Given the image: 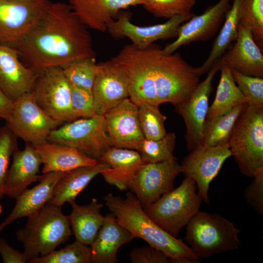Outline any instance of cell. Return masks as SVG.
<instances>
[{"label": "cell", "instance_id": "14", "mask_svg": "<svg viewBox=\"0 0 263 263\" xmlns=\"http://www.w3.org/2000/svg\"><path fill=\"white\" fill-rule=\"evenodd\" d=\"M180 172V164L177 158L143 164L133 178L129 189L144 208L172 190L175 178Z\"/></svg>", "mask_w": 263, "mask_h": 263}, {"label": "cell", "instance_id": "40", "mask_svg": "<svg viewBox=\"0 0 263 263\" xmlns=\"http://www.w3.org/2000/svg\"><path fill=\"white\" fill-rule=\"evenodd\" d=\"M71 104L78 118H90L96 115L94 109L92 91L71 84Z\"/></svg>", "mask_w": 263, "mask_h": 263}, {"label": "cell", "instance_id": "28", "mask_svg": "<svg viewBox=\"0 0 263 263\" xmlns=\"http://www.w3.org/2000/svg\"><path fill=\"white\" fill-rule=\"evenodd\" d=\"M72 211L68 219L75 240L90 246L102 226L104 217L101 213L103 204L96 198L86 205H79L75 202L70 203Z\"/></svg>", "mask_w": 263, "mask_h": 263}, {"label": "cell", "instance_id": "2", "mask_svg": "<svg viewBox=\"0 0 263 263\" xmlns=\"http://www.w3.org/2000/svg\"><path fill=\"white\" fill-rule=\"evenodd\" d=\"M104 200L118 222L129 230L133 238L144 240L150 246L163 252L175 263L200 262L188 245L168 233L150 218L132 192L126 193L125 198L109 193Z\"/></svg>", "mask_w": 263, "mask_h": 263}, {"label": "cell", "instance_id": "45", "mask_svg": "<svg viewBox=\"0 0 263 263\" xmlns=\"http://www.w3.org/2000/svg\"><path fill=\"white\" fill-rule=\"evenodd\" d=\"M2 211V207L0 204V214L1 213Z\"/></svg>", "mask_w": 263, "mask_h": 263}, {"label": "cell", "instance_id": "43", "mask_svg": "<svg viewBox=\"0 0 263 263\" xmlns=\"http://www.w3.org/2000/svg\"><path fill=\"white\" fill-rule=\"evenodd\" d=\"M0 254L4 263H27L23 252L14 248L8 244L7 240L0 237Z\"/></svg>", "mask_w": 263, "mask_h": 263}, {"label": "cell", "instance_id": "26", "mask_svg": "<svg viewBox=\"0 0 263 263\" xmlns=\"http://www.w3.org/2000/svg\"><path fill=\"white\" fill-rule=\"evenodd\" d=\"M41 159L42 173L69 172L76 168L95 165L98 160L69 146L47 141L35 146Z\"/></svg>", "mask_w": 263, "mask_h": 263}, {"label": "cell", "instance_id": "24", "mask_svg": "<svg viewBox=\"0 0 263 263\" xmlns=\"http://www.w3.org/2000/svg\"><path fill=\"white\" fill-rule=\"evenodd\" d=\"M133 239L131 233L118 222L113 214H107L95 240L90 246L92 263H117L118 250Z\"/></svg>", "mask_w": 263, "mask_h": 263}, {"label": "cell", "instance_id": "4", "mask_svg": "<svg viewBox=\"0 0 263 263\" xmlns=\"http://www.w3.org/2000/svg\"><path fill=\"white\" fill-rule=\"evenodd\" d=\"M72 234L68 216L61 207L48 202L27 217L24 227L17 230L16 235L23 244L28 263L39 255L49 254L68 241Z\"/></svg>", "mask_w": 263, "mask_h": 263}, {"label": "cell", "instance_id": "10", "mask_svg": "<svg viewBox=\"0 0 263 263\" xmlns=\"http://www.w3.org/2000/svg\"><path fill=\"white\" fill-rule=\"evenodd\" d=\"M63 123L45 113L30 93L14 101L5 124L18 138L37 146L48 141L51 132Z\"/></svg>", "mask_w": 263, "mask_h": 263}, {"label": "cell", "instance_id": "34", "mask_svg": "<svg viewBox=\"0 0 263 263\" xmlns=\"http://www.w3.org/2000/svg\"><path fill=\"white\" fill-rule=\"evenodd\" d=\"M96 67L95 57H89L73 61L61 68L70 84L92 91Z\"/></svg>", "mask_w": 263, "mask_h": 263}, {"label": "cell", "instance_id": "7", "mask_svg": "<svg viewBox=\"0 0 263 263\" xmlns=\"http://www.w3.org/2000/svg\"><path fill=\"white\" fill-rule=\"evenodd\" d=\"M196 190L195 181L185 177L177 188L143 208L156 224L177 238L181 230L200 211L202 199Z\"/></svg>", "mask_w": 263, "mask_h": 263}, {"label": "cell", "instance_id": "13", "mask_svg": "<svg viewBox=\"0 0 263 263\" xmlns=\"http://www.w3.org/2000/svg\"><path fill=\"white\" fill-rule=\"evenodd\" d=\"M231 156L228 143L216 146L202 145L191 150L182 161L181 172L195 181L197 193L205 203H210L208 192L210 183Z\"/></svg>", "mask_w": 263, "mask_h": 263}, {"label": "cell", "instance_id": "8", "mask_svg": "<svg viewBox=\"0 0 263 263\" xmlns=\"http://www.w3.org/2000/svg\"><path fill=\"white\" fill-rule=\"evenodd\" d=\"M48 141L70 146L99 160L113 147L104 115L76 119L61 125L50 134Z\"/></svg>", "mask_w": 263, "mask_h": 263}, {"label": "cell", "instance_id": "27", "mask_svg": "<svg viewBox=\"0 0 263 263\" xmlns=\"http://www.w3.org/2000/svg\"><path fill=\"white\" fill-rule=\"evenodd\" d=\"M110 167L106 162L98 160L94 165L81 167L70 171L57 182L49 202L61 207L66 202L75 201L77 195L94 177Z\"/></svg>", "mask_w": 263, "mask_h": 263}, {"label": "cell", "instance_id": "31", "mask_svg": "<svg viewBox=\"0 0 263 263\" xmlns=\"http://www.w3.org/2000/svg\"><path fill=\"white\" fill-rule=\"evenodd\" d=\"M247 104H240L205 126L203 145L216 146L228 144L236 123Z\"/></svg>", "mask_w": 263, "mask_h": 263}, {"label": "cell", "instance_id": "23", "mask_svg": "<svg viewBox=\"0 0 263 263\" xmlns=\"http://www.w3.org/2000/svg\"><path fill=\"white\" fill-rule=\"evenodd\" d=\"M68 172L56 171L40 175L38 185L27 188L16 199L11 212L0 224V231L15 221L27 218L42 208L52 198L57 182Z\"/></svg>", "mask_w": 263, "mask_h": 263}, {"label": "cell", "instance_id": "25", "mask_svg": "<svg viewBox=\"0 0 263 263\" xmlns=\"http://www.w3.org/2000/svg\"><path fill=\"white\" fill-rule=\"evenodd\" d=\"M99 160L110 167L101 173L104 180L121 191L129 189L133 178L143 164L137 150L115 147L108 149Z\"/></svg>", "mask_w": 263, "mask_h": 263}, {"label": "cell", "instance_id": "5", "mask_svg": "<svg viewBox=\"0 0 263 263\" xmlns=\"http://www.w3.org/2000/svg\"><path fill=\"white\" fill-rule=\"evenodd\" d=\"M241 230L218 213L199 211L186 225L185 240L198 258L238 249Z\"/></svg>", "mask_w": 263, "mask_h": 263}, {"label": "cell", "instance_id": "20", "mask_svg": "<svg viewBox=\"0 0 263 263\" xmlns=\"http://www.w3.org/2000/svg\"><path fill=\"white\" fill-rule=\"evenodd\" d=\"M221 64L247 75L263 77V55L251 31L241 22L234 44L219 59Z\"/></svg>", "mask_w": 263, "mask_h": 263}, {"label": "cell", "instance_id": "30", "mask_svg": "<svg viewBox=\"0 0 263 263\" xmlns=\"http://www.w3.org/2000/svg\"><path fill=\"white\" fill-rule=\"evenodd\" d=\"M241 1L242 0H233L227 12L222 28L213 44L208 57L199 67L202 75L208 72L214 62L220 59L231 43L236 41Z\"/></svg>", "mask_w": 263, "mask_h": 263}, {"label": "cell", "instance_id": "15", "mask_svg": "<svg viewBox=\"0 0 263 263\" xmlns=\"http://www.w3.org/2000/svg\"><path fill=\"white\" fill-rule=\"evenodd\" d=\"M195 15L191 13L187 15L176 16L163 23L140 26L131 21L127 13H120L108 24L107 31L116 38H128L136 47L144 49L157 40L176 38L180 25Z\"/></svg>", "mask_w": 263, "mask_h": 263}, {"label": "cell", "instance_id": "29", "mask_svg": "<svg viewBox=\"0 0 263 263\" xmlns=\"http://www.w3.org/2000/svg\"><path fill=\"white\" fill-rule=\"evenodd\" d=\"M220 70V79L215 97L208 108L205 126L236 106L246 103L233 79L230 68L225 64H221Z\"/></svg>", "mask_w": 263, "mask_h": 263}, {"label": "cell", "instance_id": "42", "mask_svg": "<svg viewBox=\"0 0 263 263\" xmlns=\"http://www.w3.org/2000/svg\"><path fill=\"white\" fill-rule=\"evenodd\" d=\"M253 181L246 187L244 196L246 203L256 212L263 214V169L253 177Z\"/></svg>", "mask_w": 263, "mask_h": 263}, {"label": "cell", "instance_id": "11", "mask_svg": "<svg viewBox=\"0 0 263 263\" xmlns=\"http://www.w3.org/2000/svg\"><path fill=\"white\" fill-rule=\"evenodd\" d=\"M51 2L49 0H0V44L14 48Z\"/></svg>", "mask_w": 263, "mask_h": 263}, {"label": "cell", "instance_id": "12", "mask_svg": "<svg viewBox=\"0 0 263 263\" xmlns=\"http://www.w3.org/2000/svg\"><path fill=\"white\" fill-rule=\"evenodd\" d=\"M221 66L219 59L211 66L206 78L198 84L190 95L184 101L175 106L185 123V138L189 150L203 144L212 81Z\"/></svg>", "mask_w": 263, "mask_h": 263}, {"label": "cell", "instance_id": "33", "mask_svg": "<svg viewBox=\"0 0 263 263\" xmlns=\"http://www.w3.org/2000/svg\"><path fill=\"white\" fill-rule=\"evenodd\" d=\"M159 106L148 102H142L138 105L140 126L147 139H159L167 133L165 126L167 117L161 113Z\"/></svg>", "mask_w": 263, "mask_h": 263}, {"label": "cell", "instance_id": "35", "mask_svg": "<svg viewBox=\"0 0 263 263\" xmlns=\"http://www.w3.org/2000/svg\"><path fill=\"white\" fill-rule=\"evenodd\" d=\"M29 263H91L90 246L77 241L59 250H54L49 254L39 256Z\"/></svg>", "mask_w": 263, "mask_h": 263}, {"label": "cell", "instance_id": "18", "mask_svg": "<svg viewBox=\"0 0 263 263\" xmlns=\"http://www.w3.org/2000/svg\"><path fill=\"white\" fill-rule=\"evenodd\" d=\"M103 115L113 146L137 150L145 138L139 122L138 106L129 97Z\"/></svg>", "mask_w": 263, "mask_h": 263}, {"label": "cell", "instance_id": "38", "mask_svg": "<svg viewBox=\"0 0 263 263\" xmlns=\"http://www.w3.org/2000/svg\"><path fill=\"white\" fill-rule=\"evenodd\" d=\"M18 148V138L5 124L0 127V199L4 194L11 158Z\"/></svg>", "mask_w": 263, "mask_h": 263}, {"label": "cell", "instance_id": "37", "mask_svg": "<svg viewBox=\"0 0 263 263\" xmlns=\"http://www.w3.org/2000/svg\"><path fill=\"white\" fill-rule=\"evenodd\" d=\"M142 6L154 17L169 19L191 14L197 0H141Z\"/></svg>", "mask_w": 263, "mask_h": 263}, {"label": "cell", "instance_id": "16", "mask_svg": "<svg viewBox=\"0 0 263 263\" xmlns=\"http://www.w3.org/2000/svg\"><path fill=\"white\" fill-rule=\"evenodd\" d=\"M129 85L126 72L111 58L97 64L92 90L95 113L103 115L129 98Z\"/></svg>", "mask_w": 263, "mask_h": 263}, {"label": "cell", "instance_id": "21", "mask_svg": "<svg viewBox=\"0 0 263 263\" xmlns=\"http://www.w3.org/2000/svg\"><path fill=\"white\" fill-rule=\"evenodd\" d=\"M73 11L89 29L100 32L120 11L130 7L142 5L141 0H67Z\"/></svg>", "mask_w": 263, "mask_h": 263}, {"label": "cell", "instance_id": "22", "mask_svg": "<svg viewBox=\"0 0 263 263\" xmlns=\"http://www.w3.org/2000/svg\"><path fill=\"white\" fill-rule=\"evenodd\" d=\"M12 158L4 194L16 200L30 185L38 181L39 168L42 163L35 147L29 143H26L22 150L18 148Z\"/></svg>", "mask_w": 263, "mask_h": 263}, {"label": "cell", "instance_id": "36", "mask_svg": "<svg viewBox=\"0 0 263 263\" xmlns=\"http://www.w3.org/2000/svg\"><path fill=\"white\" fill-rule=\"evenodd\" d=\"M240 21L251 31L257 45L263 48V0H242Z\"/></svg>", "mask_w": 263, "mask_h": 263}, {"label": "cell", "instance_id": "44", "mask_svg": "<svg viewBox=\"0 0 263 263\" xmlns=\"http://www.w3.org/2000/svg\"><path fill=\"white\" fill-rule=\"evenodd\" d=\"M14 101L0 89V118L7 121L12 113Z\"/></svg>", "mask_w": 263, "mask_h": 263}, {"label": "cell", "instance_id": "9", "mask_svg": "<svg viewBox=\"0 0 263 263\" xmlns=\"http://www.w3.org/2000/svg\"><path fill=\"white\" fill-rule=\"evenodd\" d=\"M31 93L37 104L54 119L64 123L78 118L72 106L70 84L61 67L39 73Z\"/></svg>", "mask_w": 263, "mask_h": 263}, {"label": "cell", "instance_id": "17", "mask_svg": "<svg viewBox=\"0 0 263 263\" xmlns=\"http://www.w3.org/2000/svg\"><path fill=\"white\" fill-rule=\"evenodd\" d=\"M230 0H220L202 14L194 15L180 25L176 39L162 48L164 53L172 54L180 47L192 42L208 40L219 30L229 10Z\"/></svg>", "mask_w": 263, "mask_h": 263}, {"label": "cell", "instance_id": "39", "mask_svg": "<svg viewBox=\"0 0 263 263\" xmlns=\"http://www.w3.org/2000/svg\"><path fill=\"white\" fill-rule=\"evenodd\" d=\"M231 70L247 105L263 107V78L245 75L232 69Z\"/></svg>", "mask_w": 263, "mask_h": 263}, {"label": "cell", "instance_id": "32", "mask_svg": "<svg viewBox=\"0 0 263 263\" xmlns=\"http://www.w3.org/2000/svg\"><path fill=\"white\" fill-rule=\"evenodd\" d=\"M176 141L174 132H167L159 139L146 138L140 144L137 151L143 164L155 163L176 158L173 155Z\"/></svg>", "mask_w": 263, "mask_h": 263}, {"label": "cell", "instance_id": "1", "mask_svg": "<svg viewBox=\"0 0 263 263\" xmlns=\"http://www.w3.org/2000/svg\"><path fill=\"white\" fill-rule=\"evenodd\" d=\"M89 28L68 3L52 2L14 47L25 64L38 74L75 60L95 57Z\"/></svg>", "mask_w": 263, "mask_h": 263}, {"label": "cell", "instance_id": "41", "mask_svg": "<svg viewBox=\"0 0 263 263\" xmlns=\"http://www.w3.org/2000/svg\"><path fill=\"white\" fill-rule=\"evenodd\" d=\"M129 256L132 263H175L163 252L150 245L134 248Z\"/></svg>", "mask_w": 263, "mask_h": 263}, {"label": "cell", "instance_id": "3", "mask_svg": "<svg viewBox=\"0 0 263 263\" xmlns=\"http://www.w3.org/2000/svg\"><path fill=\"white\" fill-rule=\"evenodd\" d=\"M141 50L154 82L159 105L182 103L200 83L199 67L191 66L179 54H165L162 48L154 43Z\"/></svg>", "mask_w": 263, "mask_h": 263}, {"label": "cell", "instance_id": "19", "mask_svg": "<svg viewBox=\"0 0 263 263\" xmlns=\"http://www.w3.org/2000/svg\"><path fill=\"white\" fill-rule=\"evenodd\" d=\"M38 74L13 47L0 44V89L12 100L31 92Z\"/></svg>", "mask_w": 263, "mask_h": 263}, {"label": "cell", "instance_id": "6", "mask_svg": "<svg viewBox=\"0 0 263 263\" xmlns=\"http://www.w3.org/2000/svg\"><path fill=\"white\" fill-rule=\"evenodd\" d=\"M228 145L244 176L253 177L263 169V107L246 105L236 123Z\"/></svg>", "mask_w": 263, "mask_h": 263}]
</instances>
